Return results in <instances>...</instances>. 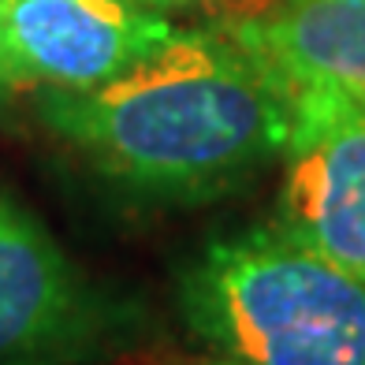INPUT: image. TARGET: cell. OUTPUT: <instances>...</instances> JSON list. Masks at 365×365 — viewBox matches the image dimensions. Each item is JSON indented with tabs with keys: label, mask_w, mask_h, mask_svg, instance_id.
I'll use <instances>...</instances> for the list:
<instances>
[{
	"label": "cell",
	"mask_w": 365,
	"mask_h": 365,
	"mask_svg": "<svg viewBox=\"0 0 365 365\" xmlns=\"http://www.w3.org/2000/svg\"><path fill=\"white\" fill-rule=\"evenodd\" d=\"M38 123L138 202L205 205L284 157L279 82L224 26L175 30L157 53L90 90H41Z\"/></svg>",
	"instance_id": "6da1fadb"
},
{
	"label": "cell",
	"mask_w": 365,
	"mask_h": 365,
	"mask_svg": "<svg viewBox=\"0 0 365 365\" xmlns=\"http://www.w3.org/2000/svg\"><path fill=\"white\" fill-rule=\"evenodd\" d=\"M179 313L239 365H365V279L272 224L209 239L179 272Z\"/></svg>",
	"instance_id": "7a4b0ae2"
},
{
	"label": "cell",
	"mask_w": 365,
	"mask_h": 365,
	"mask_svg": "<svg viewBox=\"0 0 365 365\" xmlns=\"http://www.w3.org/2000/svg\"><path fill=\"white\" fill-rule=\"evenodd\" d=\"M123 317L34 212L0 190V365L97 361Z\"/></svg>",
	"instance_id": "3957f363"
},
{
	"label": "cell",
	"mask_w": 365,
	"mask_h": 365,
	"mask_svg": "<svg viewBox=\"0 0 365 365\" xmlns=\"http://www.w3.org/2000/svg\"><path fill=\"white\" fill-rule=\"evenodd\" d=\"M291 127L272 227L365 279V97L306 82L287 90Z\"/></svg>",
	"instance_id": "277c9868"
},
{
	"label": "cell",
	"mask_w": 365,
	"mask_h": 365,
	"mask_svg": "<svg viewBox=\"0 0 365 365\" xmlns=\"http://www.w3.org/2000/svg\"><path fill=\"white\" fill-rule=\"evenodd\" d=\"M175 30L130 0H0V93L101 86Z\"/></svg>",
	"instance_id": "5b68a950"
},
{
	"label": "cell",
	"mask_w": 365,
	"mask_h": 365,
	"mask_svg": "<svg viewBox=\"0 0 365 365\" xmlns=\"http://www.w3.org/2000/svg\"><path fill=\"white\" fill-rule=\"evenodd\" d=\"M279 90L331 82L365 97V0H279L257 19H224Z\"/></svg>",
	"instance_id": "8992f818"
},
{
	"label": "cell",
	"mask_w": 365,
	"mask_h": 365,
	"mask_svg": "<svg viewBox=\"0 0 365 365\" xmlns=\"http://www.w3.org/2000/svg\"><path fill=\"white\" fill-rule=\"evenodd\" d=\"M224 8V19H257V15L272 11L279 0H212Z\"/></svg>",
	"instance_id": "52a82bcc"
},
{
	"label": "cell",
	"mask_w": 365,
	"mask_h": 365,
	"mask_svg": "<svg viewBox=\"0 0 365 365\" xmlns=\"http://www.w3.org/2000/svg\"><path fill=\"white\" fill-rule=\"evenodd\" d=\"M130 4L157 8V11H172V8H205V4H212V0H130Z\"/></svg>",
	"instance_id": "ba28073f"
},
{
	"label": "cell",
	"mask_w": 365,
	"mask_h": 365,
	"mask_svg": "<svg viewBox=\"0 0 365 365\" xmlns=\"http://www.w3.org/2000/svg\"><path fill=\"white\" fill-rule=\"evenodd\" d=\"M209 365H239V361H227V358H212Z\"/></svg>",
	"instance_id": "9c48e42d"
}]
</instances>
